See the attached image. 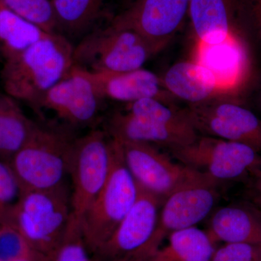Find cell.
I'll return each mask as SVG.
<instances>
[{"label":"cell","mask_w":261,"mask_h":261,"mask_svg":"<svg viewBox=\"0 0 261 261\" xmlns=\"http://www.w3.org/2000/svg\"><path fill=\"white\" fill-rule=\"evenodd\" d=\"M73 47L61 34H49L5 60L1 72L5 93L33 110L73 66Z\"/></svg>","instance_id":"cell-1"},{"label":"cell","mask_w":261,"mask_h":261,"mask_svg":"<svg viewBox=\"0 0 261 261\" xmlns=\"http://www.w3.org/2000/svg\"><path fill=\"white\" fill-rule=\"evenodd\" d=\"M72 128L37 123L28 142L10 160L23 191L50 190L66 183L77 137Z\"/></svg>","instance_id":"cell-2"},{"label":"cell","mask_w":261,"mask_h":261,"mask_svg":"<svg viewBox=\"0 0 261 261\" xmlns=\"http://www.w3.org/2000/svg\"><path fill=\"white\" fill-rule=\"evenodd\" d=\"M72 218L68 182L50 190L25 191L10 216L27 243L47 258L63 240Z\"/></svg>","instance_id":"cell-3"},{"label":"cell","mask_w":261,"mask_h":261,"mask_svg":"<svg viewBox=\"0 0 261 261\" xmlns=\"http://www.w3.org/2000/svg\"><path fill=\"white\" fill-rule=\"evenodd\" d=\"M155 55L138 33L110 24L82 38L73 47V65L94 73H121L143 68Z\"/></svg>","instance_id":"cell-4"},{"label":"cell","mask_w":261,"mask_h":261,"mask_svg":"<svg viewBox=\"0 0 261 261\" xmlns=\"http://www.w3.org/2000/svg\"><path fill=\"white\" fill-rule=\"evenodd\" d=\"M114 141L112 168L107 181L80 222L84 240L92 257L124 219L139 193L138 185L125 165L118 142Z\"/></svg>","instance_id":"cell-5"},{"label":"cell","mask_w":261,"mask_h":261,"mask_svg":"<svg viewBox=\"0 0 261 261\" xmlns=\"http://www.w3.org/2000/svg\"><path fill=\"white\" fill-rule=\"evenodd\" d=\"M115 141L105 129L94 128L77 137L70 160L72 219L80 223L107 181Z\"/></svg>","instance_id":"cell-6"},{"label":"cell","mask_w":261,"mask_h":261,"mask_svg":"<svg viewBox=\"0 0 261 261\" xmlns=\"http://www.w3.org/2000/svg\"><path fill=\"white\" fill-rule=\"evenodd\" d=\"M178 162L219 185L248 179L261 166V154L240 142L199 135L193 142L169 150Z\"/></svg>","instance_id":"cell-7"},{"label":"cell","mask_w":261,"mask_h":261,"mask_svg":"<svg viewBox=\"0 0 261 261\" xmlns=\"http://www.w3.org/2000/svg\"><path fill=\"white\" fill-rule=\"evenodd\" d=\"M116 141L125 165L137 185L163 200L185 185L210 178L178 161L175 162L157 146Z\"/></svg>","instance_id":"cell-8"},{"label":"cell","mask_w":261,"mask_h":261,"mask_svg":"<svg viewBox=\"0 0 261 261\" xmlns=\"http://www.w3.org/2000/svg\"><path fill=\"white\" fill-rule=\"evenodd\" d=\"M219 184L211 178L181 187L163 201L155 230L138 260H149L171 233L196 225L214 210L219 200Z\"/></svg>","instance_id":"cell-9"},{"label":"cell","mask_w":261,"mask_h":261,"mask_svg":"<svg viewBox=\"0 0 261 261\" xmlns=\"http://www.w3.org/2000/svg\"><path fill=\"white\" fill-rule=\"evenodd\" d=\"M105 100L89 72L73 65L34 111L39 115L50 111L65 126L83 128L97 123Z\"/></svg>","instance_id":"cell-10"},{"label":"cell","mask_w":261,"mask_h":261,"mask_svg":"<svg viewBox=\"0 0 261 261\" xmlns=\"http://www.w3.org/2000/svg\"><path fill=\"white\" fill-rule=\"evenodd\" d=\"M227 97L185 108L199 135L240 142L261 154V119Z\"/></svg>","instance_id":"cell-11"},{"label":"cell","mask_w":261,"mask_h":261,"mask_svg":"<svg viewBox=\"0 0 261 261\" xmlns=\"http://www.w3.org/2000/svg\"><path fill=\"white\" fill-rule=\"evenodd\" d=\"M190 1L135 0L111 24L138 33L158 54L184 25L188 17Z\"/></svg>","instance_id":"cell-12"},{"label":"cell","mask_w":261,"mask_h":261,"mask_svg":"<svg viewBox=\"0 0 261 261\" xmlns=\"http://www.w3.org/2000/svg\"><path fill=\"white\" fill-rule=\"evenodd\" d=\"M163 201L139 187L138 196L132 208L94 255V261L138 259L153 235Z\"/></svg>","instance_id":"cell-13"},{"label":"cell","mask_w":261,"mask_h":261,"mask_svg":"<svg viewBox=\"0 0 261 261\" xmlns=\"http://www.w3.org/2000/svg\"><path fill=\"white\" fill-rule=\"evenodd\" d=\"M194 56V61L212 73L226 97L245 80L249 59L239 32L233 33L226 40L218 44L197 42Z\"/></svg>","instance_id":"cell-14"},{"label":"cell","mask_w":261,"mask_h":261,"mask_svg":"<svg viewBox=\"0 0 261 261\" xmlns=\"http://www.w3.org/2000/svg\"><path fill=\"white\" fill-rule=\"evenodd\" d=\"M89 73L105 99L126 104L145 98L171 104L176 100L163 87L161 76L144 68L121 73Z\"/></svg>","instance_id":"cell-15"},{"label":"cell","mask_w":261,"mask_h":261,"mask_svg":"<svg viewBox=\"0 0 261 261\" xmlns=\"http://www.w3.org/2000/svg\"><path fill=\"white\" fill-rule=\"evenodd\" d=\"M105 130L114 140L162 146L168 150L189 145L199 136L163 126L125 110L110 117Z\"/></svg>","instance_id":"cell-16"},{"label":"cell","mask_w":261,"mask_h":261,"mask_svg":"<svg viewBox=\"0 0 261 261\" xmlns=\"http://www.w3.org/2000/svg\"><path fill=\"white\" fill-rule=\"evenodd\" d=\"M244 0H190L188 17L197 42L218 44L237 28V14Z\"/></svg>","instance_id":"cell-17"},{"label":"cell","mask_w":261,"mask_h":261,"mask_svg":"<svg viewBox=\"0 0 261 261\" xmlns=\"http://www.w3.org/2000/svg\"><path fill=\"white\" fill-rule=\"evenodd\" d=\"M163 87L176 99L197 105L226 97L216 79L207 68L197 61L178 62L171 65L163 76Z\"/></svg>","instance_id":"cell-18"},{"label":"cell","mask_w":261,"mask_h":261,"mask_svg":"<svg viewBox=\"0 0 261 261\" xmlns=\"http://www.w3.org/2000/svg\"><path fill=\"white\" fill-rule=\"evenodd\" d=\"M207 231L216 243L261 244V213L250 201L224 206L212 214Z\"/></svg>","instance_id":"cell-19"},{"label":"cell","mask_w":261,"mask_h":261,"mask_svg":"<svg viewBox=\"0 0 261 261\" xmlns=\"http://www.w3.org/2000/svg\"><path fill=\"white\" fill-rule=\"evenodd\" d=\"M17 101L0 93V159L8 162L27 144L37 126Z\"/></svg>","instance_id":"cell-20"},{"label":"cell","mask_w":261,"mask_h":261,"mask_svg":"<svg viewBox=\"0 0 261 261\" xmlns=\"http://www.w3.org/2000/svg\"><path fill=\"white\" fill-rule=\"evenodd\" d=\"M168 239L167 245L149 261H211L217 248L208 232L196 226L175 231Z\"/></svg>","instance_id":"cell-21"},{"label":"cell","mask_w":261,"mask_h":261,"mask_svg":"<svg viewBox=\"0 0 261 261\" xmlns=\"http://www.w3.org/2000/svg\"><path fill=\"white\" fill-rule=\"evenodd\" d=\"M60 33L68 38L83 37L92 31L106 0H51Z\"/></svg>","instance_id":"cell-22"},{"label":"cell","mask_w":261,"mask_h":261,"mask_svg":"<svg viewBox=\"0 0 261 261\" xmlns=\"http://www.w3.org/2000/svg\"><path fill=\"white\" fill-rule=\"evenodd\" d=\"M48 34L19 16L0 0V55L4 61L21 53Z\"/></svg>","instance_id":"cell-23"},{"label":"cell","mask_w":261,"mask_h":261,"mask_svg":"<svg viewBox=\"0 0 261 261\" xmlns=\"http://www.w3.org/2000/svg\"><path fill=\"white\" fill-rule=\"evenodd\" d=\"M12 11L48 34H61L51 0H2Z\"/></svg>","instance_id":"cell-24"},{"label":"cell","mask_w":261,"mask_h":261,"mask_svg":"<svg viewBox=\"0 0 261 261\" xmlns=\"http://www.w3.org/2000/svg\"><path fill=\"white\" fill-rule=\"evenodd\" d=\"M47 261H94L84 240L80 223L71 218L63 240Z\"/></svg>","instance_id":"cell-25"},{"label":"cell","mask_w":261,"mask_h":261,"mask_svg":"<svg viewBox=\"0 0 261 261\" xmlns=\"http://www.w3.org/2000/svg\"><path fill=\"white\" fill-rule=\"evenodd\" d=\"M34 257L42 256L33 250L11 221L0 219V260L13 261Z\"/></svg>","instance_id":"cell-26"},{"label":"cell","mask_w":261,"mask_h":261,"mask_svg":"<svg viewBox=\"0 0 261 261\" xmlns=\"http://www.w3.org/2000/svg\"><path fill=\"white\" fill-rule=\"evenodd\" d=\"M23 192L10 163L0 159V219H10Z\"/></svg>","instance_id":"cell-27"},{"label":"cell","mask_w":261,"mask_h":261,"mask_svg":"<svg viewBox=\"0 0 261 261\" xmlns=\"http://www.w3.org/2000/svg\"><path fill=\"white\" fill-rule=\"evenodd\" d=\"M211 261H261V244L225 243L216 248Z\"/></svg>","instance_id":"cell-28"},{"label":"cell","mask_w":261,"mask_h":261,"mask_svg":"<svg viewBox=\"0 0 261 261\" xmlns=\"http://www.w3.org/2000/svg\"><path fill=\"white\" fill-rule=\"evenodd\" d=\"M245 5H248L250 15L255 28L261 36V0H247Z\"/></svg>","instance_id":"cell-29"},{"label":"cell","mask_w":261,"mask_h":261,"mask_svg":"<svg viewBox=\"0 0 261 261\" xmlns=\"http://www.w3.org/2000/svg\"><path fill=\"white\" fill-rule=\"evenodd\" d=\"M248 180L250 197H261V166Z\"/></svg>","instance_id":"cell-30"},{"label":"cell","mask_w":261,"mask_h":261,"mask_svg":"<svg viewBox=\"0 0 261 261\" xmlns=\"http://www.w3.org/2000/svg\"><path fill=\"white\" fill-rule=\"evenodd\" d=\"M250 202H251L261 213V197H250Z\"/></svg>","instance_id":"cell-31"},{"label":"cell","mask_w":261,"mask_h":261,"mask_svg":"<svg viewBox=\"0 0 261 261\" xmlns=\"http://www.w3.org/2000/svg\"><path fill=\"white\" fill-rule=\"evenodd\" d=\"M3 261V260H0ZM13 261H47V259L42 257H28V258L20 259V260Z\"/></svg>","instance_id":"cell-32"},{"label":"cell","mask_w":261,"mask_h":261,"mask_svg":"<svg viewBox=\"0 0 261 261\" xmlns=\"http://www.w3.org/2000/svg\"><path fill=\"white\" fill-rule=\"evenodd\" d=\"M111 261H149L148 260H138V259L134 258H121L117 259V260H113Z\"/></svg>","instance_id":"cell-33"},{"label":"cell","mask_w":261,"mask_h":261,"mask_svg":"<svg viewBox=\"0 0 261 261\" xmlns=\"http://www.w3.org/2000/svg\"><path fill=\"white\" fill-rule=\"evenodd\" d=\"M128 1V4H130V3H132V2L135 1V0H127Z\"/></svg>","instance_id":"cell-34"}]
</instances>
